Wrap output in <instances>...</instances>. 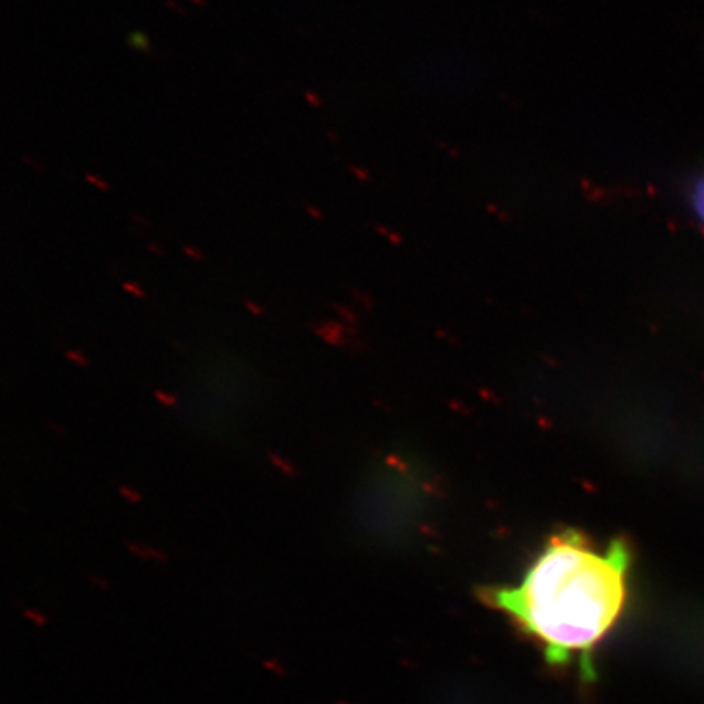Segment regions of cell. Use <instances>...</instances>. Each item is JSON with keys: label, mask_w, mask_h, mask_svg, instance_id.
Masks as SVG:
<instances>
[{"label": "cell", "mask_w": 704, "mask_h": 704, "mask_svg": "<svg viewBox=\"0 0 704 704\" xmlns=\"http://www.w3.org/2000/svg\"><path fill=\"white\" fill-rule=\"evenodd\" d=\"M631 549L606 548L575 530L549 538L521 584L484 589L487 606L540 645L555 668L579 665L593 679L592 654L620 620L628 599Z\"/></svg>", "instance_id": "obj_1"}, {"label": "cell", "mask_w": 704, "mask_h": 704, "mask_svg": "<svg viewBox=\"0 0 704 704\" xmlns=\"http://www.w3.org/2000/svg\"><path fill=\"white\" fill-rule=\"evenodd\" d=\"M690 209L695 216L696 222L702 225L704 232V168L693 177L692 183L689 185L686 191Z\"/></svg>", "instance_id": "obj_2"}, {"label": "cell", "mask_w": 704, "mask_h": 704, "mask_svg": "<svg viewBox=\"0 0 704 704\" xmlns=\"http://www.w3.org/2000/svg\"><path fill=\"white\" fill-rule=\"evenodd\" d=\"M126 43H128V46L133 48V50L140 51V53H153V44H150L149 36H147L146 33L130 32Z\"/></svg>", "instance_id": "obj_3"}, {"label": "cell", "mask_w": 704, "mask_h": 704, "mask_svg": "<svg viewBox=\"0 0 704 704\" xmlns=\"http://www.w3.org/2000/svg\"><path fill=\"white\" fill-rule=\"evenodd\" d=\"M267 459H270V462L273 463L281 473L288 476V479H295V476H297V470H295V466L292 465L287 459H284L283 455H280V453H267Z\"/></svg>", "instance_id": "obj_4"}, {"label": "cell", "mask_w": 704, "mask_h": 704, "mask_svg": "<svg viewBox=\"0 0 704 704\" xmlns=\"http://www.w3.org/2000/svg\"><path fill=\"white\" fill-rule=\"evenodd\" d=\"M119 494H122L125 500L130 501V503H140L143 501V494L139 491L130 490L128 486L119 487Z\"/></svg>", "instance_id": "obj_5"}, {"label": "cell", "mask_w": 704, "mask_h": 704, "mask_svg": "<svg viewBox=\"0 0 704 704\" xmlns=\"http://www.w3.org/2000/svg\"><path fill=\"white\" fill-rule=\"evenodd\" d=\"M123 288L136 298H146V291H144V287H140V284L134 283V281L123 284Z\"/></svg>", "instance_id": "obj_6"}, {"label": "cell", "mask_w": 704, "mask_h": 704, "mask_svg": "<svg viewBox=\"0 0 704 704\" xmlns=\"http://www.w3.org/2000/svg\"><path fill=\"white\" fill-rule=\"evenodd\" d=\"M156 398L164 407H175L177 404V398L174 395L167 393V391L156 390Z\"/></svg>", "instance_id": "obj_7"}, {"label": "cell", "mask_w": 704, "mask_h": 704, "mask_svg": "<svg viewBox=\"0 0 704 704\" xmlns=\"http://www.w3.org/2000/svg\"><path fill=\"white\" fill-rule=\"evenodd\" d=\"M85 180H87L88 183L94 185V187L98 188V190L109 191L108 183H106V181H103L102 178L95 177V175H85Z\"/></svg>", "instance_id": "obj_8"}, {"label": "cell", "mask_w": 704, "mask_h": 704, "mask_svg": "<svg viewBox=\"0 0 704 704\" xmlns=\"http://www.w3.org/2000/svg\"><path fill=\"white\" fill-rule=\"evenodd\" d=\"M65 356H67V359H71L72 362L78 364V366H82V367L88 366V360L85 359L84 354H82L81 351H69V353H65Z\"/></svg>", "instance_id": "obj_9"}, {"label": "cell", "mask_w": 704, "mask_h": 704, "mask_svg": "<svg viewBox=\"0 0 704 704\" xmlns=\"http://www.w3.org/2000/svg\"><path fill=\"white\" fill-rule=\"evenodd\" d=\"M245 305L253 315H256V317H263L264 308L261 307V305H256L253 301H246Z\"/></svg>", "instance_id": "obj_10"}, {"label": "cell", "mask_w": 704, "mask_h": 704, "mask_svg": "<svg viewBox=\"0 0 704 704\" xmlns=\"http://www.w3.org/2000/svg\"><path fill=\"white\" fill-rule=\"evenodd\" d=\"M183 252L187 253L188 256H191L192 260H196V261L204 260V255H202V253L199 252L198 249H195V246H183Z\"/></svg>", "instance_id": "obj_11"}, {"label": "cell", "mask_w": 704, "mask_h": 704, "mask_svg": "<svg viewBox=\"0 0 704 704\" xmlns=\"http://www.w3.org/2000/svg\"><path fill=\"white\" fill-rule=\"evenodd\" d=\"M305 98H307L308 103H312V105L321 106V98H318V96L315 95L314 92H307V94H305Z\"/></svg>", "instance_id": "obj_12"}, {"label": "cell", "mask_w": 704, "mask_h": 704, "mask_svg": "<svg viewBox=\"0 0 704 704\" xmlns=\"http://www.w3.org/2000/svg\"><path fill=\"white\" fill-rule=\"evenodd\" d=\"M147 250H149V252L157 253V255H164V250H160V246L154 245V243H149V245H147Z\"/></svg>", "instance_id": "obj_13"}, {"label": "cell", "mask_w": 704, "mask_h": 704, "mask_svg": "<svg viewBox=\"0 0 704 704\" xmlns=\"http://www.w3.org/2000/svg\"><path fill=\"white\" fill-rule=\"evenodd\" d=\"M307 211H308V214L312 216V218H315V219L322 218L321 212H318L317 209L312 208V206H307Z\"/></svg>", "instance_id": "obj_14"}, {"label": "cell", "mask_w": 704, "mask_h": 704, "mask_svg": "<svg viewBox=\"0 0 704 704\" xmlns=\"http://www.w3.org/2000/svg\"><path fill=\"white\" fill-rule=\"evenodd\" d=\"M191 2L198 3L201 7H208V2L206 0H191Z\"/></svg>", "instance_id": "obj_15"}]
</instances>
